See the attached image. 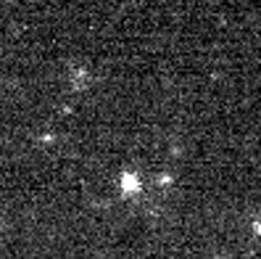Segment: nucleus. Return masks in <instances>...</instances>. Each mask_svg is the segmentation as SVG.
<instances>
[{
    "instance_id": "obj_1",
    "label": "nucleus",
    "mask_w": 261,
    "mask_h": 259,
    "mask_svg": "<svg viewBox=\"0 0 261 259\" xmlns=\"http://www.w3.org/2000/svg\"><path fill=\"white\" fill-rule=\"evenodd\" d=\"M256 230H258V233H261V220H258V222H256Z\"/></svg>"
}]
</instances>
